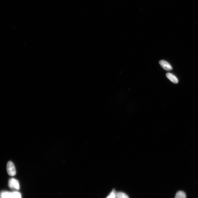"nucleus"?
I'll list each match as a JSON object with an SVG mask.
<instances>
[{
	"label": "nucleus",
	"mask_w": 198,
	"mask_h": 198,
	"mask_svg": "<svg viewBox=\"0 0 198 198\" xmlns=\"http://www.w3.org/2000/svg\"><path fill=\"white\" fill-rule=\"evenodd\" d=\"M9 187L11 189L19 190L20 189V184L18 180L12 178L9 180L8 183Z\"/></svg>",
	"instance_id": "nucleus-2"
},
{
	"label": "nucleus",
	"mask_w": 198,
	"mask_h": 198,
	"mask_svg": "<svg viewBox=\"0 0 198 198\" xmlns=\"http://www.w3.org/2000/svg\"><path fill=\"white\" fill-rule=\"evenodd\" d=\"M160 64L161 65L163 68L166 71H171L172 69L171 65L168 63L164 60H161L159 61Z\"/></svg>",
	"instance_id": "nucleus-3"
},
{
	"label": "nucleus",
	"mask_w": 198,
	"mask_h": 198,
	"mask_svg": "<svg viewBox=\"0 0 198 198\" xmlns=\"http://www.w3.org/2000/svg\"><path fill=\"white\" fill-rule=\"evenodd\" d=\"M166 76L171 81L174 83L177 84L178 83V79H177L176 77L172 74V73H167Z\"/></svg>",
	"instance_id": "nucleus-5"
},
{
	"label": "nucleus",
	"mask_w": 198,
	"mask_h": 198,
	"mask_svg": "<svg viewBox=\"0 0 198 198\" xmlns=\"http://www.w3.org/2000/svg\"><path fill=\"white\" fill-rule=\"evenodd\" d=\"M7 171L8 174L10 176H14L16 175V171L15 166L14 164L11 161L7 163Z\"/></svg>",
	"instance_id": "nucleus-1"
},
{
	"label": "nucleus",
	"mask_w": 198,
	"mask_h": 198,
	"mask_svg": "<svg viewBox=\"0 0 198 198\" xmlns=\"http://www.w3.org/2000/svg\"><path fill=\"white\" fill-rule=\"evenodd\" d=\"M116 193L115 190H113L110 193L109 196H108L106 198H116Z\"/></svg>",
	"instance_id": "nucleus-9"
},
{
	"label": "nucleus",
	"mask_w": 198,
	"mask_h": 198,
	"mask_svg": "<svg viewBox=\"0 0 198 198\" xmlns=\"http://www.w3.org/2000/svg\"><path fill=\"white\" fill-rule=\"evenodd\" d=\"M0 198H13L12 192L3 191L0 192Z\"/></svg>",
	"instance_id": "nucleus-4"
},
{
	"label": "nucleus",
	"mask_w": 198,
	"mask_h": 198,
	"mask_svg": "<svg viewBox=\"0 0 198 198\" xmlns=\"http://www.w3.org/2000/svg\"><path fill=\"white\" fill-rule=\"evenodd\" d=\"M116 198H129L125 193L119 192L116 193Z\"/></svg>",
	"instance_id": "nucleus-7"
},
{
	"label": "nucleus",
	"mask_w": 198,
	"mask_h": 198,
	"mask_svg": "<svg viewBox=\"0 0 198 198\" xmlns=\"http://www.w3.org/2000/svg\"><path fill=\"white\" fill-rule=\"evenodd\" d=\"M175 198H186L185 193L182 191H179L177 193Z\"/></svg>",
	"instance_id": "nucleus-6"
},
{
	"label": "nucleus",
	"mask_w": 198,
	"mask_h": 198,
	"mask_svg": "<svg viewBox=\"0 0 198 198\" xmlns=\"http://www.w3.org/2000/svg\"><path fill=\"white\" fill-rule=\"evenodd\" d=\"M12 194L13 198H22L21 195L18 191H14Z\"/></svg>",
	"instance_id": "nucleus-8"
}]
</instances>
